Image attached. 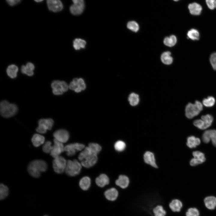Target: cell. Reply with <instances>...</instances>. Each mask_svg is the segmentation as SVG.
Instances as JSON below:
<instances>
[{
    "label": "cell",
    "instance_id": "cell-1",
    "mask_svg": "<svg viewBox=\"0 0 216 216\" xmlns=\"http://www.w3.org/2000/svg\"><path fill=\"white\" fill-rule=\"evenodd\" d=\"M78 158L81 161L82 165L86 168L94 166L98 160L97 155L93 154L88 146L85 148L80 153Z\"/></svg>",
    "mask_w": 216,
    "mask_h": 216
},
{
    "label": "cell",
    "instance_id": "cell-2",
    "mask_svg": "<svg viewBox=\"0 0 216 216\" xmlns=\"http://www.w3.org/2000/svg\"><path fill=\"white\" fill-rule=\"evenodd\" d=\"M47 168L46 163L41 160H36L29 164L27 170L29 173L33 177L38 178L41 172L46 171Z\"/></svg>",
    "mask_w": 216,
    "mask_h": 216
},
{
    "label": "cell",
    "instance_id": "cell-3",
    "mask_svg": "<svg viewBox=\"0 0 216 216\" xmlns=\"http://www.w3.org/2000/svg\"><path fill=\"white\" fill-rule=\"evenodd\" d=\"M18 110V107L16 105L10 103L7 100H3L0 103V114L3 117H11L17 113Z\"/></svg>",
    "mask_w": 216,
    "mask_h": 216
},
{
    "label": "cell",
    "instance_id": "cell-4",
    "mask_svg": "<svg viewBox=\"0 0 216 216\" xmlns=\"http://www.w3.org/2000/svg\"><path fill=\"white\" fill-rule=\"evenodd\" d=\"M203 105L198 100L194 104L189 103L185 109V114L186 117L189 119L197 116L203 109Z\"/></svg>",
    "mask_w": 216,
    "mask_h": 216
},
{
    "label": "cell",
    "instance_id": "cell-5",
    "mask_svg": "<svg viewBox=\"0 0 216 216\" xmlns=\"http://www.w3.org/2000/svg\"><path fill=\"white\" fill-rule=\"evenodd\" d=\"M82 165L77 160H68L67 161L65 171L66 174L70 176H76L80 173Z\"/></svg>",
    "mask_w": 216,
    "mask_h": 216
},
{
    "label": "cell",
    "instance_id": "cell-6",
    "mask_svg": "<svg viewBox=\"0 0 216 216\" xmlns=\"http://www.w3.org/2000/svg\"><path fill=\"white\" fill-rule=\"evenodd\" d=\"M213 120L212 116L208 114L202 116L201 119L196 120L193 123L198 128L204 130L211 126Z\"/></svg>",
    "mask_w": 216,
    "mask_h": 216
},
{
    "label": "cell",
    "instance_id": "cell-7",
    "mask_svg": "<svg viewBox=\"0 0 216 216\" xmlns=\"http://www.w3.org/2000/svg\"><path fill=\"white\" fill-rule=\"evenodd\" d=\"M53 94L56 95H60L67 92L69 86L65 81L56 80L53 81L51 84Z\"/></svg>",
    "mask_w": 216,
    "mask_h": 216
},
{
    "label": "cell",
    "instance_id": "cell-8",
    "mask_svg": "<svg viewBox=\"0 0 216 216\" xmlns=\"http://www.w3.org/2000/svg\"><path fill=\"white\" fill-rule=\"evenodd\" d=\"M67 161L63 157L59 156L54 158L52 161V166L54 171L61 174L65 171Z\"/></svg>",
    "mask_w": 216,
    "mask_h": 216
},
{
    "label": "cell",
    "instance_id": "cell-9",
    "mask_svg": "<svg viewBox=\"0 0 216 216\" xmlns=\"http://www.w3.org/2000/svg\"><path fill=\"white\" fill-rule=\"evenodd\" d=\"M85 148V145L79 143H74L66 145L64 147V150L66 152L67 155L72 156L74 155L76 152L82 150Z\"/></svg>",
    "mask_w": 216,
    "mask_h": 216
},
{
    "label": "cell",
    "instance_id": "cell-10",
    "mask_svg": "<svg viewBox=\"0 0 216 216\" xmlns=\"http://www.w3.org/2000/svg\"><path fill=\"white\" fill-rule=\"evenodd\" d=\"M73 4L70 6V10L73 15L80 14L83 12L85 7L84 0H72Z\"/></svg>",
    "mask_w": 216,
    "mask_h": 216
},
{
    "label": "cell",
    "instance_id": "cell-11",
    "mask_svg": "<svg viewBox=\"0 0 216 216\" xmlns=\"http://www.w3.org/2000/svg\"><path fill=\"white\" fill-rule=\"evenodd\" d=\"M69 88L76 92H79L85 89L86 85L82 79L76 78L70 82Z\"/></svg>",
    "mask_w": 216,
    "mask_h": 216
},
{
    "label": "cell",
    "instance_id": "cell-12",
    "mask_svg": "<svg viewBox=\"0 0 216 216\" xmlns=\"http://www.w3.org/2000/svg\"><path fill=\"white\" fill-rule=\"evenodd\" d=\"M54 142V144L50 152V154L53 158H55L59 156L60 154L64 151V147L62 143L55 139Z\"/></svg>",
    "mask_w": 216,
    "mask_h": 216
},
{
    "label": "cell",
    "instance_id": "cell-13",
    "mask_svg": "<svg viewBox=\"0 0 216 216\" xmlns=\"http://www.w3.org/2000/svg\"><path fill=\"white\" fill-rule=\"evenodd\" d=\"M202 140L205 143L212 141L213 145L216 147V130H209L205 131L202 135Z\"/></svg>",
    "mask_w": 216,
    "mask_h": 216
},
{
    "label": "cell",
    "instance_id": "cell-14",
    "mask_svg": "<svg viewBox=\"0 0 216 216\" xmlns=\"http://www.w3.org/2000/svg\"><path fill=\"white\" fill-rule=\"evenodd\" d=\"M53 136L55 139L62 143L66 142L69 137L68 132L64 129H59L56 130L53 133Z\"/></svg>",
    "mask_w": 216,
    "mask_h": 216
},
{
    "label": "cell",
    "instance_id": "cell-15",
    "mask_svg": "<svg viewBox=\"0 0 216 216\" xmlns=\"http://www.w3.org/2000/svg\"><path fill=\"white\" fill-rule=\"evenodd\" d=\"M193 155L194 158L190 161V164L191 166H196L203 163L206 160L204 154L201 152L194 151L193 152Z\"/></svg>",
    "mask_w": 216,
    "mask_h": 216
},
{
    "label": "cell",
    "instance_id": "cell-16",
    "mask_svg": "<svg viewBox=\"0 0 216 216\" xmlns=\"http://www.w3.org/2000/svg\"><path fill=\"white\" fill-rule=\"evenodd\" d=\"M46 3L49 10L53 12L60 11L63 8V4L60 0H47Z\"/></svg>",
    "mask_w": 216,
    "mask_h": 216
},
{
    "label": "cell",
    "instance_id": "cell-17",
    "mask_svg": "<svg viewBox=\"0 0 216 216\" xmlns=\"http://www.w3.org/2000/svg\"><path fill=\"white\" fill-rule=\"evenodd\" d=\"M188 8L190 14L194 16L200 15L202 10V5L195 2L189 3L188 6Z\"/></svg>",
    "mask_w": 216,
    "mask_h": 216
},
{
    "label": "cell",
    "instance_id": "cell-18",
    "mask_svg": "<svg viewBox=\"0 0 216 216\" xmlns=\"http://www.w3.org/2000/svg\"><path fill=\"white\" fill-rule=\"evenodd\" d=\"M38 126L47 130L51 129L54 124V121L51 118L40 119L38 122Z\"/></svg>",
    "mask_w": 216,
    "mask_h": 216
},
{
    "label": "cell",
    "instance_id": "cell-19",
    "mask_svg": "<svg viewBox=\"0 0 216 216\" xmlns=\"http://www.w3.org/2000/svg\"><path fill=\"white\" fill-rule=\"evenodd\" d=\"M144 159L146 163L155 168L158 167L154 155L152 152H146L144 154Z\"/></svg>",
    "mask_w": 216,
    "mask_h": 216
},
{
    "label": "cell",
    "instance_id": "cell-20",
    "mask_svg": "<svg viewBox=\"0 0 216 216\" xmlns=\"http://www.w3.org/2000/svg\"><path fill=\"white\" fill-rule=\"evenodd\" d=\"M95 182L98 186L103 188L109 183L110 180L106 175L102 174L96 178Z\"/></svg>",
    "mask_w": 216,
    "mask_h": 216
},
{
    "label": "cell",
    "instance_id": "cell-21",
    "mask_svg": "<svg viewBox=\"0 0 216 216\" xmlns=\"http://www.w3.org/2000/svg\"><path fill=\"white\" fill-rule=\"evenodd\" d=\"M104 194L107 199L110 201H113L117 198L118 192L115 188H111L106 190Z\"/></svg>",
    "mask_w": 216,
    "mask_h": 216
},
{
    "label": "cell",
    "instance_id": "cell-22",
    "mask_svg": "<svg viewBox=\"0 0 216 216\" xmlns=\"http://www.w3.org/2000/svg\"><path fill=\"white\" fill-rule=\"evenodd\" d=\"M129 180L128 177L124 175H120L116 181V184L122 188H127L129 185Z\"/></svg>",
    "mask_w": 216,
    "mask_h": 216
},
{
    "label": "cell",
    "instance_id": "cell-23",
    "mask_svg": "<svg viewBox=\"0 0 216 216\" xmlns=\"http://www.w3.org/2000/svg\"><path fill=\"white\" fill-rule=\"evenodd\" d=\"M204 202L207 208L213 210L216 207V197L212 196L206 197L204 199Z\"/></svg>",
    "mask_w": 216,
    "mask_h": 216
},
{
    "label": "cell",
    "instance_id": "cell-24",
    "mask_svg": "<svg viewBox=\"0 0 216 216\" xmlns=\"http://www.w3.org/2000/svg\"><path fill=\"white\" fill-rule=\"evenodd\" d=\"M45 140L44 136L40 134H36L33 135L32 138V141L35 147H38L44 143Z\"/></svg>",
    "mask_w": 216,
    "mask_h": 216
},
{
    "label": "cell",
    "instance_id": "cell-25",
    "mask_svg": "<svg viewBox=\"0 0 216 216\" xmlns=\"http://www.w3.org/2000/svg\"><path fill=\"white\" fill-rule=\"evenodd\" d=\"M201 142L200 139L193 136L188 137L187 139V145L190 148L196 147Z\"/></svg>",
    "mask_w": 216,
    "mask_h": 216
},
{
    "label": "cell",
    "instance_id": "cell-26",
    "mask_svg": "<svg viewBox=\"0 0 216 216\" xmlns=\"http://www.w3.org/2000/svg\"><path fill=\"white\" fill-rule=\"evenodd\" d=\"M91 184V180L88 176H84L80 180L79 186L83 190H88L90 188Z\"/></svg>",
    "mask_w": 216,
    "mask_h": 216
},
{
    "label": "cell",
    "instance_id": "cell-27",
    "mask_svg": "<svg viewBox=\"0 0 216 216\" xmlns=\"http://www.w3.org/2000/svg\"><path fill=\"white\" fill-rule=\"evenodd\" d=\"M169 206L172 211L179 212L180 211L182 207V203L180 200L174 199L170 203Z\"/></svg>",
    "mask_w": 216,
    "mask_h": 216
},
{
    "label": "cell",
    "instance_id": "cell-28",
    "mask_svg": "<svg viewBox=\"0 0 216 216\" xmlns=\"http://www.w3.org/2000/svg\"><path fill=\"white\" fill-rule=\"evenodd\" d=\"M18 71V68L15 64H11L9 65L6 70L8 76L11 78H16L17 75Z\"/></svg>",
    "mask_w": 216,
    "mask_h": 216
},
{
    "label": "cell",
    "instance_id": "cell-29",
    "mask_svg": "<svg viewBox=\"0 0 216 216\" xmlns=\"http://www.w3.org/2000/svg\"><path fill=\"white\" fill-rule=\"evenodd\" d=\"M85 40L80 38H76L73 41V46L74 49L79 50L85 48L86 45Z\"/></svg>",
    "mask_w": 216,
    "mask_h": 216
},
{
    "label": "cell",
    "instance_id": "cell-30",
    "mask_svg": "<svg viewBox=\"0 0 216 216\" xmlns=\"http://www.w3.org/2000/svg\"><path fill=\"white\" fill-rule=\"evenodd\" d=\"M161 59L163 63L166 64H171L173 61V58L171 56V53L169 51L164 52L161 56Z\"/></svg>",
    "mask_w": 216,
    "mask_h": 216
},
{
    "label": "cell",
    "instance_id": "cell-31",
    "mask_svg": "<svg viewBox=\"0 0 216 216\" xmlns=\"http://www.w3.org/2000/svg\"><path fill=\"white\" fill-rule=\"evenodd\" d=\"M128 100L130 105L132 106L137 105L139 102V95L134 93H131L129 96Z\"/></svg>",
    "mask_w": 216,
    "mask_h": 216
},
{
    "label": "cell",
    "instance_id": "cell-32",
    "mask_svg": "<svg viewBox=\"0 0 216 216\" xmlns=\"http://www.w3.org/2000/svg\"><path fill=\"white\" fill-rule=\"evenodd\" d=\"M177 42L176 37L173 35H171L170 37L166 38L164 41V44L166 46L171 47L174 46Z\"/></svg>",
    "mask_w": 216,
    "mask_h": 216
},
{
    "label": "cell",
    "instance_id": "cell-33",
    "mask_svg": "<svg viewBox=\"0 0 216 216\" xmlns=\"http://www.w3.org/2000/svg\"><path fill=\"white\" fill-rule=\"evenodd\" d=\"M88 147L92 152L96 155L100 153L102 149L101 146L99 144L94 143H89Z\"/></svg>",
    "mask_w": 216,
    "mask_h": 216
},
{
    "label": "cell",
    "instance_id": "cell-34",
    "mask_svg": "<svg viewBox=\"0 0 216 216\" xmlns=\"http://www.w3.org/2000/svg\"><path fill=\"white\" fill-rule=\"evenodd\" d=\"M9 190L8 187L2 183L0 185V199L3 200L8 195Z\"/></svg>",
    "mask_w": 216,
    "mask_h": 216
},
{
    "label": "cell",
    "instance_id": "cell-35",
    "mask_svg": "<svg viewBox=\"0 0 216 216\" xmlns=\"http://www.w3.org/2000/svg\"><path fill=\"white\" fill-rule=\"evenodd\" d=\"M187 34L188 37L192 40L199 39V33L196 29L194 28L191 29L188 31Z\"/></svg>",
    "mask_w": 216,
    "mask_h": 216
},
{
    "label": "cell",
    "instance_id": "cell-36",
    "mask_svg": "<svg viewBox=\"0 0 216 216\" xmlns=\"http://www.w3.org/2000/svg\"><path fill=\"white\" fill-rule=\"evenodd\" d=\"M153 212L155 216H165L166 212L162 206L158 205L154 208Z\"/></svg>",
    "mask_w": 216,
    "mask_h": 216
},
{
    "label": "cell",
    "instance_id": "cell-37",
    "mask_svg": "<svg viewBox=\"0 0 216 216\" xmlns=\"http://www.w3.org/2000/svg\"><path fill=\"white\" fill-rule=\"evenodd\" d=\"M215 98L212 96H209L207 98H204L202 100V104L207 107L213 106L215 103Z\"/></svg>",
    "mask_w": 216,
    "mask_h": 216
},
{
    "label": "cell",
    "instance_id": "cell-38",
    "mask_svg": "<svg viewBox=\"0 0 216 216\" xmlns=\"http://www.w3.org/2000/svg\"><path fill=\"white\" fill-rule=\"evenodd\" d=\"M126 146V144L124 142L119 140L115 142L114 147L116 151L118 152H121L125 149Z\"/></svg>",
    "mask_w": 216,
    "mask_h": 216
},
{
    "label": "cell",
    "instance_id": "cell-39",
    "mask_svg": "<svg viewBox=\"0 0 216 216\" xmlns=\"http://www.w3.org/2000/svg\"><path fill=\"white\" fill-rule=\"evenodd\" d=\"M127 27L132 31L136 32L139 29V26L137 23L134 21L129 22L127 24Z\"/></svg>",
    "mask_w": 216,
    "mask_h": 216
},
{
    "label": "cell",
    "instance_id": "cell-40",
    "mask_svg": "<svg viewBox=\"0 0 216 216\" xmlns=\"http://www.w3.org/2000/svg\"><path fill=\"white\" fill-rule=\"evenodd\" d=\"M186 216H199L200 213L198 209L195 208H189L186 213Z\"/></svg>",
    "mask_w": 216,
    "mask_h": 216
},
{
    "label": "cell",
    "instance_id": "cell-41",
    "mask_svg": "<svg viewBox=\"0 0 216 216\" xmlns=\"http://www.w3.org/2000/svg\"><path fill=\"white\" fill-rule=\"evenodd\" d=\"M52 143L50 141H46L43 145L42 150L44 152L48 153H50L52 150L53 146H51Z\"/></svg>",
    "mask_w": 216,
    "mask_h": 216
},
{
    "label": "cell",
    "instance_id": "cell-42",
    "mask_svg": "<svg viewBox=\"0 0 216 216\" xmlns=\"http://www.w3.org/2000/svg\"><path fill=\"white\" fill-rule=\"evenodd\" d=\"M207 6L210 10L216 9V0H205Z\"/></svg>",
    "mask_w": 216,
    "mask_h": 216
},
{
    "label": "cell",
    "instance_id": "cell-43",
    "mask_svg": "<svg viewBox=\"0 0 216 216\" xmlns=\"http://www.w3.org/2000/svg\"><path fill=\"white\" fill-rule=\"evenodd\" d=\"M210 61L213 69L216 70V52L211 54L210 58Z\"/></svg>",
    "mask_w": 216,
    "mask_h": 216
},
{
    "label": "cell",
    "instance_id": "cell-44",
    "mask_svg": "<svg viewBox=\"0 0 216 216\" xmlns=\"http://www.w3.org/2000/svg\"><path fill=\"white\" fill-rule=\"evenodd\" d=\"M21 70L22 74H26L29 76H31L34 74L33 71L28 70L26 68V66L24 65H22L21 67Z\"/></svg>",
    "mask_w": 216,
    "mask_h": 216
},
{
    "label": "cell",
    "instance_id": "cell-45",
    "mask_svg": "<svg viewBox=\"0 0 216 216\" xmlns=\"http://www.w3.org/2000/svg\"><path fill=\"white\" fill-rule=\"evenodd\" d=\"M7 3L11 6H14L20 2V0H6Z\"/></svg>",
    "mask_w": 216,
    "mask_h": 216
},
{
    "label": "cell",
    "instance_id": "cell-46",
    "mask_svg": "<svg viewBox=\"0 0 216 216\" xmlns=\"http://www.w3.org/2000/svg\"><path fill=\"white\" fill-rule=\"evenodd\" d=\"M26 68L28 70L33 71L34 70L35 67L34 64L31 62L27 63L26 65Z\"/></svg>",
    "mask_w": 216,
    "mask_h": 216
},
{
    "label": "cell",
    "instance_id": "cell-47",
    "mask_svg": "<svg viewBox=\"0 0 216 216\" xmlns=\"http://www.w3.org/2000/svg\"><path fill=\"white\" fill-rule=\"evenodd\" d=\"M43 0H34L35 1L38 2H40Z\"/></svg>",
    "mask_w": 216,
    "mask_h": 216
},
{
    "label": "cell",
    "instance_id": "cell-48",
    "mask_svg": "<svg viewBox=\"0 0 216 216\" xmlns=\"http://www.w3.org/2000/svg\"><path fill=\"white\" fill-rule=\"evenodd\" d=\"M175 1H179V0H173Z\"/></svg>",
    "mask_w": 216,
    "mask_h": 216
},
{
    "label": "cell",
    "instance_id": "cell-49",
    "mask_svg": "<svg viewBox=\"0 0 216 216\" xmlns=\"http://www.w3.org/2000/svg\"><path fill=\"white\" fill-rule=\"evenodd\" d=\"M44 216H48L47 215H44Z\"/></svg>",
    "mask_w": 216,
    "mask_h": 216
},
{
    "label": "cell",
    "instance_id": "cell-50",
    "mask_svg": "<svg viewBox=\"0 0 216 216\" xmlns=\"http://www.w3.org/2000/svg\"><path fill=\"white\" fill-rule=\"evenodd\" d=\"M20 0L21 1V0Z\"/></svg>",
    "mask_w": 216,
    "mask_h": 216
}]
</instances>
